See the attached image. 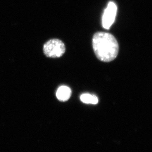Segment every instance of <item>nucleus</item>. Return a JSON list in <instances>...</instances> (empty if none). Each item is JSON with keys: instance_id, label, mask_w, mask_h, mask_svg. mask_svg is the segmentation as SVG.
I'll list each match as a JSON object with an SVG mask.
<instances>
[{"instance_id": "nucleus-1", "label": "nucleus", "mask_w": 152, "mask_h": 152, "mask_svg": "<svg viewBox=\"0 0 152 152\" xmlns=\"http://www.w3.org/2000/svg\"><path fill=\"white\" fill-rule=\"evenodd\" d=\"M92 48L96 57L103 62L115 60L119 50L116 39L112 34L105 32H97L93 35Z\"/></svg>"}, {"instance_id": "nucleus-2", "label": "nucleus", "mask_w": 152, "mask_h": 152, "mask_svg": "<svg viewBox=\"0 0 152 152\" xmlns=\"http://www.w3.org/2000/svg\"><path fill=\"white\" fill-rule=\"evenodd\" d=\"M65 51L64 43L59 39H51L44 45V53L47 57H61L64 55Z\"/></svg>"}, {"instance_id": "nucleus-3", "label": "nucleus", "mask_w": 152, "mask_h": 152, "mask_svg": "<svg viewBox=\"0 0 152 152\" xmlns=\"http://www.w3.org/2000/svg\"><path fill=\"white\" fill-rule=\"evenodd\" d=\"M117 12V6L113 1L108 4L107 7L104 11L102 19V26L105 29L110 28L115 22Z\"/></svg>"}, {"instance_id": "nucleus-4", "label": "nucleus", "mask_w": 152, "mask_h": 152, "mask_svg": "<svg viewBox=\"0 0 152 152\" xmlns=\"http://www.w3.org/2000/svg\"><path fill=\"white\" fill-rule=\"evenodd\" d=\"M72 91L68 86H61L58 89L56 93V97L61 102H66L70 99Z\"/></svg>"}, {"instance_id": "nucleus-5", "label": "nucleus", "mask_w": 152, "mask_h": 152, "mask_svg": "<svg viewBox=\"0 0 152 152\" xmlns=\"http://www.w3.org/2000/svg\"><path fill=\"white\" fill-rule=\"evenodd\" d=\"M80 101L86 104H96L98 102V99L95 95L89 94H83L80 96Z\"/></svg>"}]
</instances>
